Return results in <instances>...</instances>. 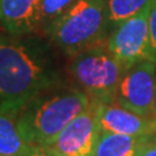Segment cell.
I'll return each instance as SVG.
<instances>
[{
	"label": "cell",
	"instance_id": "9c48e42d",
	"mask_svg": "<svg viewBox=\"0 0 156 156\" xmlns=\"http://www.w3.org/2000/svg\"><path fill=\"white\" fill-rule=\"evenodd\" d=\"M41 0H0V27L13 35L38 31Z\"/></svg>",
	"mask_w": 156,
	"mask_h": 156
},
{
	"label": "cell",
	"instance_id": "52a82bcc",
	"mask_svg": "<svg viewBox=\"0 0 156 156\" xmlns=\"http://www.w3.org/2000/svg\"><path fill=\"white\" fill-rule=\"evenodd\" d=\"M100 133L98 103L91 100L89 108L78 115L47 148L58 156H95Z\"/></svg>",
	"mask_w": 156,
	"mask_h": 156
},
{
	"label": "cell",
	"instance_id": "5bb4252c",
	"mask_svg": "<svg viewBox=\"0 0 156 156\" xmlns=\"http://www.w3.org/2000/svg\"><path fill=\"white\" fill-rule=\"evenodd\" d=\"M148 34H150V60L156 64V0H154L150 9Z\"/></svg>",
	"mask_w": 156,
	"mask_h": 156
},
{
	"label": "cell",
	"instance_id": "e0dca14e",
	"mask_svg": "<svg viewBox=\"0 0 156 156\" xmlns=\"http://www.w3.org/2000/svg\"><path fill=\"white\" fill-rule=\"evenodd\" d=\"M154 119L156 120V99H155V112H154Z\"/></svg>",
	"mask_w": 156,
	"mask_h": 156
},
{
	"label": "cell",
	"instance_id": "5b68a950",
	"mask_svg": "<svg viewBox=\"0 0 156 156\" xmlns=\"http://www.w3.org/2000/svg\"><path fill=\"white\" fill-rule=\"evenodd\" d=\"M156 99V64L142 60L126 69L117 87L115 101L140 116L154 119Z\"/></svg>",
	"mask_w": 156,
	"mask_h": 156
},
{
	"label": "cell",
	"instance_id": "ba28073f",
	"mask_svg": "<svg viewBox=\"0 0 156 156\" xmlns=\"http://www.w3.org/2000/svg\"><path fill=\"white\" fill-rule=\"evenodd\" d=\"M96 101V100H95ZM98 103V119L103 133L125 135H156V120L140 116L117 104Z\"/></svg>",
	"mask_w": 156,
	"mask_h": 156
},
{
	"label": "cell",
	"instance_id": "30bf717a",
	"mask_svg": "<svg viewBox=\"0 0 156 156\" xmlns=\"http://www.w3.org/2000/svg\"><path fill=\"white\" fill-rule=\"evenodd\" d=\"M156 135L100 133L95 156H138L143 146Z\"/></svg>",
	"mask_w": 156,
	"mask_h": 156
},
{
	"label": "cell",
	"instance_id": "9a60e30c",
	"mask_svg": "<svg viewBox=\"0 0 156 156\" xmlns=\"http://www.w3.org/2000/svg\"><path fill=\"white\" fill-rule=\"evenodd\" d=\"M23 156H58L52 150L47 147H39V146H30Z\"/></svg>",
	"mask_w": 156,
	"mask_h": 156
},
{
	"label": "cell",
	"instance_id": "ac0fdd59",
	"mask_svg": "<svg viewBox=\"0 0 156 156\" xmlns=\"http://www.w3.org/2000/svg\"><path fill=\"white\" fill-rule=\"evenodd\" d=\"M2 31H3V30H2V27H0V34H2Z\"/></svg>",
	"mask_w": 156,
	"mask_h": 156
},
{
	"label": "cell",
	"instance_id": "7c38bea8",
	"mask_svg": "<svg viewBox=\"0 0 156 156\" xmlns=\"http://www.w3.org/2000/svg\"><path fill=\"white\" fill-rule=\"evenodd\" d=\"M154 0H107L111 30L125 20L152 5Z\"/></svg>",
	"mask_w": 156,
	"mask_h": 156
},
{
	"label": "cell",
	"instance_id": "8fae6325",
	"mask_svg": "<svg viewBox=\"0 0 156 156\" xmlns=\"http://www.w3.org/2000/svg\"><path fill=\"white\" fill-rule=\"evenodd\" d=\"M30 144L20 133L16 115L0 111V156H23Z\"/></svg>",
	"mask_w": 156,
	"mask_h": 156
},
{
	"label": "cell",
	"instance_id": "3957f363",
	"mask_svg": "<svg viewBox=\"0 0 156 156\" xmlns=\"http://www.w3.org/2000/svg\"><path fill=\"white\" fill-rule=\"evenodd\" d=\"M111 31L107 0H77L46 33V38L65 56L107 42Z\"/></svg>",
	"mask_w": 156,
	"mask_h": 156
},
{
	"label": "cell",
	"instance_id": "6da1fadb",
	"mask_svg": "<svg viewBox=\"0 0 156 156\" xmlns=\"http://www.w3.org/2000/svg\"><path fill=\"white\" fill-rule=\"evenodd\" d=\"M52 43L39 33L0 34V111L16 115L31 99L64 83Z\"/></svg>",
	"mask_w": 156,
	"mask_h": 156
},
{
	"label": "cell",
	"instance_id": "8992f818",
	"mask_svg": "<svg viewBox=\"0 0 156 156\" xmlns=\"http://www.w3.org/2000/svg\"><path fill=\"white\" fill-rule=\"evenodd\" d=\"M151 7L125 20L108 34L105 44L125 68L150 60L148 16Z\"/></svg>",
	"mask_w": 156,
	"mask_h": 156
},
{
	"label": "cell",
	"instance_id": "4fadbf2b",
	"mask_svg": "<svg viewBox=\"0 0 156 156\" xmlns=\"http://www.w3.org/2000/svg\"><path fill=\"white\" fill-rule=\"evenodd\" d=\"M76 2L77 0H41L37 33L46 35V33L52 27L53 23Z\"/></svg>",
	"mask_w": 156,
	"mask_h": 156
},
{
	"label": "cell",
	"instance_id": "2e32d148",
	"mask_svg": "<svg viewBox=\"0 0 156 156\" xmlns=\"http://www.w3.org/2000/svg\"><path fill=\"white\" fill-rule=\"evenodd\" d=\"M138 156H156V136L143 146V148L139 151Z\"/></svg>",
	"mask_w": 156,
	"mask_h": 156
},
{
	"label": "cell",
	"instance_id": "277c9868",
	"mask_svg": "<svg viewBox=\"0 0 156 156\" xmlns=\"http://www.w3.org/2000/svg\"><path fill=\"white\" fill-rule=\"evenodd\" d=\"M125 68L113 56L105 43L77 53L72 57L69 73L76 85L83 90L91 100L112 103Z\"/></svg>",
	"mask_w": 156,
	"mask_h": 156
},
{
	"label": "cell",
	"instance_id": "7a4b0ae2",
	"mask_svg": "<svg viewBox=\"0 0 156 156\" xmlns=\"http://www.w3.org/2000/svg\"><path fill=\"white\" fill-rule=\"evenodd\" d=\"M91 104L80 87L65 83L41 92L17 113L22 138L30 146L50 147L58 134Z\"/></svg>",
	"mask_w": 156,
	"mask_h": 156
}]
</instances>
